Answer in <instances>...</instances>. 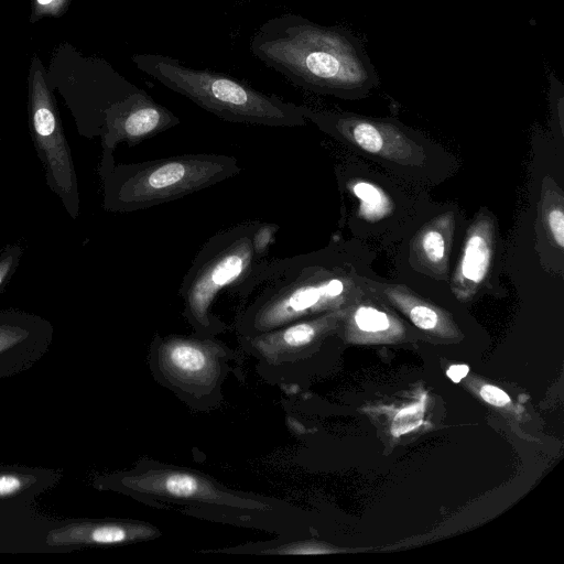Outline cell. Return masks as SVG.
I'll return each mask as SVG.
<instances>
[{
  "label": "cell",
  "instance_id": "cell-1",
  "mask_svg": "<svg viewBox=\"0 0 564 564\" xmlns=\"http://www.w3.org/2000/svg\"><path fill=\"white\" fill-rule=\"evenodd\" d=\"M249 47L256 58L293 85L318 95L359 100L380 85L364 42L343 26L281 14L258 28Z\"/></svg>",
  "mask_w": 564,
  "mask_h": 564
},
{
  "label": "cell",
  "instance_id": "cell-2",
  "mask_svg": "<svg viewBox=\"0 0 564 564\" xmlns=\"http://www.w3.org/2000/svg\"><path fill=\"white\" fill-rule=\"evenodd\" d=\"M366 275L339 242L271 260L252 299L238 314V328L243 336L254 335L345 308L361 290Z\"/></svg>",
  "mask_w": 564,
  "mask_h": 564
},
{
  "label": "cell",
  "instance_id": "cell-3",
  "mask_svg": "<svg viewBox=\"0 0 564 564\" xmlns=\"http://www.w3.org/2000/svg\"><path fill=\"white\" fill-rule=\"evenodd\" d=\"M306 120L354 155L423 191L449 178L458 161L442 145L395 118H376L303 106Z\"/></svg>",
  "mask_w": 564,
  "mask_h": 564
},
{
  "label": "cell",
  "instance_id": "cell-4",
  "mask_svg": "<svg viewBox=\"0 0 564 564\" xmlns=\"http://www.w3.org/2000/svg\"><path fill=\"white\" fill-rule=\"evenodd\" d=\"M241 172L236 158L186 153L138 163L115 164L102 150L98 174L107 212L148 209L205 189Z\"/></svg>",
  "mask_w": 564,
  "mask_h": 564
},
{
  "label": "cell",
  "instance_id": "cell-5",
  "mask_svg": "<svg viewBox=\"0 0 564 564\" xmlns=\"http://www.w3.org/2000/svg\"><path fill=\"white\" fill-rule=\"evenodd\" d=\"M132 61L142 73L225 121L285 128L306 126L303 106L267 95L243 80L187 67L161 54H134Z\"/></svg>",
  "mask_w": 564,
  "mask_h": 564
},
{
  "label": "cell",
  "instance_id": "cell-6",
  "mask_svg": "<svg viewBox=\"0 0 564 564\" xmlns=\"http://www.w3.org/2000/svg\"><path fill=\"white\" fill-rule=\"evenodd\" d=\"M260 221L239 224L213 235L200 248L180 285L184 315L203 335L220 329L212 306L223 293L248 299L262 282L271 260L254 250Z\"/></svg>",
  "mask_w": 564,
  "mask_h": 564
},
{
  "label": "cell",
  "instance_id": "cell-7",
  "mask_svg": "<svg viewBox=\"0 0 564 564\" xmlns=\"http://www.w3.org/2000/svg\"><path fill=\"white\" fill-rule=\"evenodd\" d=\"M337 183L349 203L346 224L354 236L398 242L427 197L412 195L411 185L354 155L336 170Z\"/></svg>",
  "mask_w": 564,
  "mask_h": 564
},
{
  "label": "cell",
  "instance_id": "cell-8",
  "mask_svg": "<svg viewBox=\"0 0 564 564\" xmlns=\"http://www.w3.org/2000/svg\"><path fill=\"white\" fill-rule=\"evenodd\" d=\"M467 220L457 206L426 203L398 241L400 279L424 291H445Z\"/></svg>",
  "mask_w": 564,
  "mask_h": 564
},
{
  "label": "cell",
  "instance_id": "cell-9",
  "mask_svg": "<svg viewBox=\"0 0 564 564\" xmlns=\"http://www.w3.org/2000/svg\"><path fill=\"white\" fill-rule=\"evenodd\" d=\"M29 126L47 186L70 218L77 219L80 198L73 155L37 58H33L29 76Z\"/></svg>",
  "mask_w": 564,
  "mask_h": 564
},
{
  "label": "cell",
  "instance_id": "cell-10",
  "mask_svg": "<svg viewBox=\"0 0 564 564\" xmlns=\"http://www.w3.org/2000/svg\"><path fill=\"white\" fill-rule=\"evenodd\" d=\"M501 239L498 219L480 207L467 220L445 291L458 301H469L480 293L502 291Z\"/></svg>",
  "mask_w": 564,
  "mask_h": 564
},
{
  "label": "cell",
  "instance_id": "cell-11",
  "mask_svg": "<svg viewBox=\"0 0 564 564\" xmlns=\"http://www.w3.org/2000/svg\"><path fill=\"white\" fill-rule=\"evenodd\" d=\"M121 484L130 491L144 496L248 510L268 509L261 501L235 495L208 477L182 468H144L123 477Z\"/></svg>",
  "mask_w": 564,
  "mask_h": 564
},
{
  "label": "cell",
  "instance_id": "cell-12",
  "mask_svg": "<svg viewBox=\"0 0 564 564\" xmlns=\"http://www.w3.org/2000/svg\"><path fill=\"white\" fill-rule=\"evenodd\" d=\"M155 355L163 376L174 386L206 389L219 377L225 350L209 338L172 335L158 340Z\"/></svg>",
  "mask_w": 564,
  "mask_h": 564
},
{
  "label": "cell",
  "instance_id": "cell-13",
  "mask_svg": "<svg viewBox=\"0 0 564 564\" xmlns=\"http://www.w3.org/2000/svg\"><path fill=\"white\" fill-rule=\"evenodd\" d=\"M181 119L156 102L143 89L130 94L105 111L101 147L113 152L120 143L130 147L155 137L177 124Z\"/></svg>",
  "mask_w": 564,
  "mask_h": 564
},
{
  "label": "cell",
  "instance_id": "cell-14",
  "mask_svg": "<svg viewBox=\"0 0 564 564\" xmlns=\"http://www.w3.org/2000/svg\"><path fill=\"white\" fill-rule=\"evenodd\" d=\"M345 308L299 319L272 330L245 336V341L260 357L270 362L291 360L313 345L328 329Z\"/></svg>",
  "mask_w": 564,
  "mask_h": 564
},
{
  "label": "cell",
  "instance_id": "cell-15",
  "mask_svg": "<svg viewBox=\"0 0 564 564\" xmlns=\"http://www.w3.org/2000/svg\"><path fill=\"white\" fill-rule=\"evenodd\" d=\"M160 531L145 522L139 521H102L75 523L51 531L47 544H121L151 540L159 536Z\"/></svg>",
  "mask_w": 564,
  "mask_h": 564
},
{
  "label": "cell",
  "instance_id": "cell-16",
  "mask_svg": "<svg viewBox=\"0 0 564 564\" xmlns=\"http://www.w3.org/2000/svg\"><path fill=\"white\" fill-rule=\"evenodd\" d=\"M538 240L542 261L546 253H554L563 259L564 251V194L551 177L542 181L538 203Z\"/></svg>",
  "mask_w": 564,
  "mask_h": 564
},
{
  "label": "cell",
  "instance_id": "cell-17",
  "mask_svg": "<svg viewBox=\"0 0 564 564\" xmlns=\"http://www.w3.org/2000/svg\"><path fill=\"white\" fill-rule=\"evenodd\" d=\"M52 334V325L37 315L15 310L0 312V355L40 349L47 345Z\"/></svg>",
  "mask_w": 564,
  "mask_h": 564
},
{
  "label": "cell",
  "instance_id": "cell-18",
  "mask_svg": "<svg viewBox=\"0 0 564 564\" xmlns=\"http://www.w3.org/2000/svg\"><path fill=\"white\" fill-rule=\"evenodd\" d=\"M22 254L23 247L19 242L9 243L0 250V293L14 275Z\"/></svg>",
  "mask_w": 564,
  "mask_h": 564
},
{
  "label": "cell",
  "instance_id": "cell-19",
  "mask_svg": "<svg viewBox=\"0 0 564 564\" xmlns=\"http://www.w3.org/2000/svg\"><path fill=\"white\" fill-rule=\"evenodd\" d=\"M278 230L279 226L276 224L259 223L253 236L254 250L258 254L267 257Z\"/></svg>",
  "mask_w": 564,
  "mask_h": 564
},
{
  "label": "cell",
  "instance_id": "cell-20",
  "mask_svg": "<svg viewBox=\"0 0 564 564\" xmlns=\"http://www.w3.org/2000/svg\"><path fill=\"white\" fill-rule=\"evenodd\" d=\"M480 395L486 402L495 406H503L510 401L509 395L505 391L489 384L481 388Z\"/></svg>",
  "mask_w": 564,
  "mask_h": 564
},
{
  "label": "cell",
  "instance_id": "cell-21",
  "mask_svg": "<svg viewBox=\"0 0 564 564\" xmlns=\"http://www.w3.org/2000/svg\"><path fill=\"white\" fill-rule=\"evenodd\" d=\"M24 485V479L17 475H0V497L19 491Z\"/></svg>",
  "mask_w": 564,
  "mask_h": 564
},
{
  "label": "cell",
  "instance_id": "cell-22",
  "mask_svg": "<svg viewBox=\"0 0 564 564\" xmlns=\"http://www.w3.org/2000/svg\"><path fill=\"white\" fill-rule=\"evenodd\" d=\"M66 1L67 0H34V14L36 18L43 14H56L61 11Z\"/></svg>",
  "mask_w": 564,
  "mask_h": 564
},
{
  "label": "cell",
  "instance_id": "cell-23",
  "mask_svg": "<svg viewBox=\"0 0 564 564\" xmlns=\"http://www.w3.org/2000/svg\"><path fill=\"white\" fill-rule=\"evenodd\" d=\"M469 371L468 366L466 365H454L451 366L447 370V376L454 382H459Z\"/></svg>",
  "mask_w": 564,
  "mask_h": 564
}]
</instances>
